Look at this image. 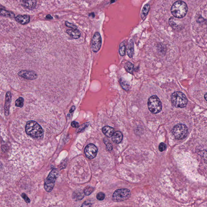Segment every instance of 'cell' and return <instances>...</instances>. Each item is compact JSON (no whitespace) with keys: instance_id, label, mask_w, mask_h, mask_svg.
<instances>
[{"instance_id":"1","label":"cell","mask_w":207,"mask_h":207,"mask_svg":"<svg viewBox=\"0 0 207 207\" xmlns=\"http://www.w3.org/2000/svg\"><path fill=\"white\" fill-rule=\"evenodd\" d=\"M26 132L31 137L38 139H42L44 137V130L40 125L34 121H30L26 123Z\"/></svg>"},{"instance_id":"2","label":"cell","mask_w":207,"mask_h":207,"mask_svg":"<svg viewBox=\"0 0 207 207\" xmlns=\"http://www.w3.org/2000/svg\"><path fill=\"white\" fill-rule=\"evenodd\" d=\"M171 12L174 17L181 19L187 14L188 6L186 3L183 1H177L172 5Z\"/></svg>"},{"instance_id":"3","label":"cell","mask_w":207,"mask_h":207,"mask_svg":"<svg viewBox=\"0 0 207 207\" xmlns=\"http://www.w3.org/2000/svg\"><path fill=\"white\" fill-rule=\"evenodd\" d=\"M171 102L175 107L183 108L186 107L188 103V100L182 92H176L172 94Z\"/></svg>"},{"instance_id":"4","label":"cell","mask_w":207,"mask_h":207,"mask_svg":"<svg viewBox=\"0 0 207 207\" xmlns=\"http://www.w3.org/2000/svg\"><path fill=\"white\" fill-rule=\"evenodd\" d=\"M148 107L150 111L153 114L160 112L162 108L161 101L155 95L151 96L148 99Z\"/></svg>"},{"instance_id":"5","label":"cell","mask_w":207,"mask_h":207,"mask_svg":"<svg viewBox=\"0 0 207 207\" xmlns=\"http://www.w3.org/2000/svg\"><path fill=\"white\" fill-rule=\"evenodd\" d=\"M59 175L58 169H53L50 172L45 183V188L47 192H51L53 190L55 182Z\"/></svg>"},{"instance_id":"6","label":"cell","mask_w":207,"mask_h":207,"mask_svg":"<svg viewBox=\"0 0 207 207\" xmlns=\"http://www.w3.org/2000/svg\"><path fill=\"white\" fill-rule=\"evenodd\" d=\"M172 133L176 139H184L188 135V128L183 124H178L173 128Z\"/></svg>"},{"instance_id":"7","label":"cell","mask_w":207,"mask_h":207,"mask_svg":"<svg viewBox=\"0 0 207 207\" xmlns=\"http://www.w3.org/2000/svg\"><path fill=\"white\" fill-rule=\"evenodd\" d=\"M130 195L131 192L129 189L121 188L117 189L114 193L112 200L115 202L124 201L128 199Z\"/></svg>"},{"instance_id":"8","label":"cell","mask_w":207,"mask_h":207,"mask_svg":"<svg viewBox=\"0 0 207 207\" xmlns=\"http://www.w3.org/2000/svg\"><path fill=\"white\" fill-rule=\"evenodd\" d=\"M102 38L99 32H96L92 39V49L94 53H96L100 50L102 46Z\"/></svg>"},{"instance_id":"9","label":"cell","mask_w":207,"mask_h":207,"mask_svg":"<svg viewBox=\"0 0 207 207\" xmlns=\"http://www.w3.org/2000/svg\"><path fill=\"white\" fill-rule=\"evenodd\" d=\"M98 151V148L94 144H90L85 148V154L88 159H92L96 157Z\"/></svg>"},{"instance_id":"10","label":"cell","mask_w":207,"mask_h":207,"mask_svg":"<svg viewBox=\"0 0 207 207\" xmlns=\"http://www.w3.org/2000/svg\"><path fill=\"white\" fill-rule=\"evenodd\" d=\"M168 23L173 29L177 31H180L184 28L183 23L179 18L175 17H171L169 19Z\"/></svg>"},{"instance_id":"11","label":"cell","mask_w":207,"mask_h":207,"mask_svg":"<svg viewBox=\"0 0 207 207\" xmlns=\"http://www.w3.org/2000/svg\"><path fill=\"white\" fill-rule=\"evenodd\" d=\"M18 75L21 77L30 80L35 79L37 77V75L36 73L33 72L28 71L26 70H21L18 72Z\"/></svg>"},{"instance_id":"12","label":"cell","mask_w":207,"mask_h":207,"mask_svg":"<svg viewBox=\"0 0 207 207\" xmlns=\"http://www.w3.org/2000/svg\"><path fill=\"white\" fill-rule=\"evenodd\" d=\"M22 7L28 10H33L37 6V0H20Z\"/></svg>"},{"instance_id":"13","label":"cell","mask_w":207,"mask_h":207,"mask_svg":"<svg viewBox=\"0 0 207 207\" xmlns=\"http://www.w3.org/2000/svg\"><path fill=\"white\" fill-rule=\"evenodd\" d=\"M12 95L11 92H8L6 95V102L5 105V115L8 116L9 114L10 105L12 101Z\"/></svg>"},{"instance_id":"14","label":"cell","mask_w":207,"mask_h":207,"mask_svg":"<svg viewBox=\"0 0 207 207\" xmlns=\"http://www.w3.org/2000/svg\"><path fill=\"white\" fill-rule=\"evenodd\" d=\"M15 19L17 22L22 25H25L29 23L30 18L28 15H18L15 17Z\"/></svg>"},{"instance_id":"15","label":"cell","mask_w":207,"mask_h":207,"mask_svg":"<svg viewBox=\"0 0 207 207\" xmlns=\"http://www.w3.org/2000/svg\"><path fill=\"white\" fill-rule=\"evenodd\" d=\"M112 137V140L116 144H119L122 141L123 135L120 131H117L114 133Z\"/></svg>"},{"instance_id":"16","label":"cell","mask_w":207,"mask_h":207,"mask_svg":"<svg viewBox=\"0 0 207 207\" xmlns=\"http://www.w3.org/2000/svg\"><path fill=\"white\" fill-rule=\"evenodd\" d=\"M66 33L74 39H78L81 37V32L77 29L67 30Z\"/></svg>"},{"instance_id":"17","label":"cell","mask_w":207,"mask_h":207,"mask_svg":"<svg viewBox=\"0 0 207 207\" xmlns=\"http://www.w3.org/2000/svg\"><path fill=\"white\" fill-rule=\"evenodd\" d=\"M102 132L106 136L111 137L114 133V129L109 126L104 127L102 128Z\"/></svg>"},{"instance_id":"18","label":"cell","mask_w":207,"mask_h":207,"mask_svg":"<svg viewBox=\"0 0 207 207\" xmlns=\"http://www.w3.org/2000/svg\"><path fill=\"white\" fill-rule=\"evenodd\" d=\"M84 197V195L83 192L80 190H76L72 195V198L75 201L81 200Z\"/></svg>"},{"instance_id":"19","label":"cell","mask_w":207,"mask_h":207,"mask_svg":"<svg viewBox=\"0 0 207 207\" xmlns=\"http://www.w3.org/2000/svg\"><path fill=\"white\" fill-rule=\"evenodd\" d=\"M134 43L132 41L129 42L127 49V53L130 58H132L134 54Z\"/></svg>"},{"instance_id":"20","label":"cell","mask_w":207,"mask_h":207,"mask_svg":"<svg viewBox=\"0 0 207 207\" xmlns=\"http://www.w3.org/2000/svg\"><path fill=\"white\" fill-rule=\"evenodd\" d=\"M119 83L121 87L124 90L128 91L130 89V86L128 82L125 79L121 78L119 79Z\"/></svg>"},{"instance_id":"21","label":"cell","mask_w":207,"mask_h":207,"mask_svg":"<svg viewBox=\"0 0 207 207\" xmlns=\"http://www.w3.org/2000/svg\"><path fill=\"white\" fill-rule=\"evenodd\" d=\"M149 9L150 6L148 4H146L143 7L141 14V18L143 20H144V19L146 18V16L148 15Z\"/></svg>"},{"instance_id":"22","label":"cell","mask_w":207,"mask_h":207,"mask_svg":"<svg viewBox=\"0 0 207 207\" xmlns=\"http://www.w3.org/2000/svg\"><path fill=\"white\" fill-rule=\"evenodd\" d=\"M125 68L128 72L130 74H133L134 71V66L130 61H128L125 65Z\"/></svg>"},{"instance_id":"23","label":"cell","mask_w":207,"mask_h":207,"mask_svg":"<svg viewBox=\"0 0 207 207\" xmlns=\"http://www.w3.org/2000/svg\"><path fill=\"white\" fill-rule=\"evenodd\" d=\"M0 15L9 17H14L15 16L14 13L8 12L3 9L0 10Z\"/></svg>"},{"instance_id":"24","label":"cell","mask_w":207,"mask_h":207,"mask_svg":"<svg viewBox=\"0 0 207 207\" xmlns=\"http://www.w3.org/2000/svg\"><path fill=\"white\" fill-rule=\"evenodd\" d=\"M126 47L124 42L121 43L119 48V53L121 56H124L126 54Z\"/></svg>"},{"instance_id":"25","label":"cell","mask_w":207,"mask_h":207,"mask_svg":"<svg viewBox=\"0 0 207 207\" xmlns=\"http://www.w3.org/2000/svg\"><path fill=\"white\" fill-rule=\"evenodd\" d=\"M94 190V188L92 186H86L84 189L83 193L85 195H89L93 192Z\"/></svg>"},{"instance_id":"26","label":"cell","mask_w":207,"mask_h":207,"mask_svg":"<svg viewBox=\"0 0 207 207\" xmlns=\"http://www.w3.org/2000/svg\"><path fill=\"white\" fill-rule=\"evenodd\" d=\"M23 98L22 97H19L15 101V105L17 107L21 108L23 105Z\"/></svg>"},{"instance_id":"27","label":"cell","mask_w":207,"mask_h":207,"mask_svg":"<svg viewBox=\"0 0 207 207\" xmlns=\"http://www.w3.org/2000/svg\"><path fill=\"white\" fill-rule=\"evenodd\" d=\"M105 195L103 193L100 192L98 193L96 196L97 199L99 201H102L105 198Z\"/></svg>"},{"instance_id":"28","label":"cell","mask_w":207,"mask_h":207,"mask_svg":"<svg viewBox=\"0 0 207 207\" xmlns=\"http://www.w3.org/2000/svg\"><path fill=\"white\" fill-rule=\"evenodd\" d=\"M65 25L67 27L72 28V29H77V28L76 26L73 23H70V22L67 21H66Z\"/></svg>"},{"instance_id":"29","label":"cell","mask_w":207,"mask_h":207,"mask_svg":"<svg viewBox=\"0 0 207 207\" xmlns=\"http://www.w3.org/2000/svg\"><path fill=\"white\" fill-rule=\"evenodd\" d=\"M166 148V145L164 142H161L159 146V149L160 152L164 151Z\"/></svg>"},{"instance_id":"30","label":"cell","mask_w":207,"mask_h":207,"mask_svg":"<svg viewBox=\"0 0 207 207\" xmlns=\"http://www.w3.org/2000/svg\"><path fill=\"white\" fill-rule=\"evenodd\" d=\"M21 196H22V198H23V199L25 200V201H26L27 203H29L30 202V200L28 197L27 195H26L25 194H22Z\"/></svg>"},{"instance_id":"31","label":"cell","mask_w":207,"mask_h":207,"mask_svg":"<svg viewBox=\"0 0 207 207\" xmlns=\"http://www.w3.org/2000/svg\"><path fill=\"white\" fill-rule=\"evenodd\" d=\"M88 126V123L84 124L83 125H82V126H81L80 127V128H79L78 130L79 131L82 130H84V129L86 127Z\"/></svg>"},{"instance_id":"32","label":"cell","mask_w":207,"mask_h":207,"mask_svg":"<svg viewBox=\"0 0 207 207\" xmlns=\"http://www.w3.org/2000/svg\"><path fill=\"white\" fill-rule=\"evenodd\" d=\"M71 126L74 128H76L79 127V124L76 121H73L71 123Z\"/></svg>"},{"instance_id":"33","label":"cell","mask_w":207,"mask_h":207,"mask_svg":"<svg viewBox=\"0 0 207 207\" xmlns=\"http://www.w3.org/2000/svg\"><path fill=\"white\" fill-rule=\"evenodd\" d=\"M106 148L107 149L109 150H111L112 149V145L111 144L109 143H108V144H106Z\"/></svg>"},{"instance_id":"34","label":"cell","mask_w":207,"mask_h":207,"mask_svg":"<svg viewBox=\"0 0 207 207\" xmlns=\"http://www.w3.org/2000/svg\"><path fill=\"white\" fill-rule=\"evenodd\" d=\"M91 204H91L90 203L88 202H85L81 206L82 207H84V206H91Z\"/></svg>"},{"instance_id":"35","label":"cell","mask_w":207,"mask_h":207,"mask_svg":"<svg viewBox=\"0 0 207 207\" xmlns=\"http://www.w3.org/2000/svg\"><path fill=\"white\" fill-rule=\"evenodd\" d=\"M75 106H72V107L71 109H70V112H71H71H72L74 111V110H75Z\"/></svg>"},{"instance_id":"36","label":"cell","mask_w":207,"mask_h":207,"mask_svg":"<svg viewBox=\"0 0 207 207\" xmlns=\"http://www.w3.org/2000/svg\"><path fill=\"white\" fill-rule=\"evenodd\" d=\"M46 17H47V18L48 19H52V18H53V17H52V16H51V15H47V16H46Z\"/></svg>"},{"instance_id":"37","label":"cell","mask_w":207,"mask_h":207,"mask_svg":"<svg viewBox=\"0 0 207 207\" xmlns=\"http://www.w3.org/2000/svg\"><path fill=\"white\" fill-rule=\"evenodd\" d=\"M207 93H206V94H205V96H204V98H205V100L206 101H207Z\"/></svg>"}]
</instances>
